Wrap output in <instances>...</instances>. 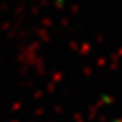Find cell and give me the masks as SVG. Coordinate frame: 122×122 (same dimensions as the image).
Returning <instances> with one entry per match:
<instances>
[{
    "instance_id": "1",
    "label": "cell",
    "mask_w": 122,
    "mask_h": 122,
    "mask_svg": "<svg viewBox=\"0 0 122 122\" xmlns=\"http://www.w3.org/2000/svg\"><path fill=\"white\" fill-rule=\"evenodd\" d=\"M117 122H122V121H117Z\"/></svg>"
}]
</instances>
